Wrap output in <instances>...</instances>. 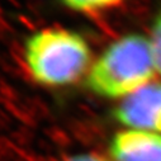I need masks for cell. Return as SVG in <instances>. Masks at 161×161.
<instances>
[{"instance_id": "7", "label": "cell", "mask_w": 161, "mask_h": 161, "mask_svg": "<svg viewBox=\"0 0 161 161\" xmlns=\"http://www.w3.org/2000/svg\"><path fill=\"white\" fill-rule=\"evenodd\" d=\"M63 161H108L103 157L98 156V155L92 154H81V155H75V156H70L65 159Z\"/></svg>"}, {"instance_id": "4", "label": "cell", "mask_w": 161, "mask_h": 161, "mask_svg": "<svg viewBox=\"0 0 161 161\" xmlns=\"http://www.w3.org/2000/svg\"><path fill=\"white\" fill-rule=\"evenodd\" d=\"M114 161H161V133L124 130L110 142Z\"/></svg>"}, {"instance_id": "1", "label": "cell", "mask_w": 161, "mask_h": 161, "mask_svg": "<svg viewBox=\"0 0 161 161\" xmlns=\"http://www.w3.org/2000/svg\"><path fill=\"white\" fill-rule=\"evenodd\" d=\"M156 71L150 38L131 33L113 42L90 67L88 88L105 98H127L151 83Z\"/></svg>"}, {"instance_id": "5", "label": "cell", "mask_w": 161, "mask_h": 161, "mask_svg": "<svg viewBox=\"0 0 161 161\" xmlns=\"http://www.w3.org/2000/svg\"><path fill=\"white\" fill-rule=\"evenodd\" d=\"M72 10L81 13H95L119 5L123 0H62Z\"/></svg>"}, {"instance_id": "6", "label": "cell", "mask_w": 161, "mask_h": 161, "mask_svg": "<svg viewBox=\"0 0 161 161\" xmlns=\"http://www.w3.org/2000/svg\"><path fill=\"white\" fill-rule=\"evenodd\" d=\"M150 43H151V48H152L156 71L161 74V12L156 15V18L154 20Z\"/></svg>"}, {"instance_id": "3", "label": "cell", "mask_w": 161, "mask_h": 161, "mask_svg": "<svg viewBox=\"0 0 161 161\" xmlns=\"http://www.w3.org/2000/svg\"><path fill=\"white\" fill-rule=\"evenodd\" d=\"M114 118L130 130L161 133V84L150 83L123 99Z\"/></svg>"}, {"instance_id": "2", "label": "cell", "mask_w": 161, "mask_h": 161, "mask_svg": "<svg viewBox=\"0 0 161 161\" xmlns=\"http://www.w3.org/2000/svg\"><path fill=\"white\" fill-rule=\"evenodd\" d=\"M24 57L37 83L46 86H65L76 83L88 71L92 51L76 32L47 28L27 40Z\"/></svg>"}]
</instances>
